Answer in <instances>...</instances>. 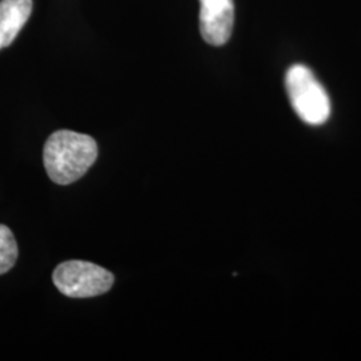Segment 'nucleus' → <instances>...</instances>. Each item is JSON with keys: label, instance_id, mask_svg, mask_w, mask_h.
Here are the masks:
<instances>
[{"label": "nucleus", "instance_id": "nucleus-1", "mask_svg": "<svg viewBox=\"0 0 361 361\" xmlns=\"http://www.w3.org/2000/svg\"><path fill=\"white\" fill-rule=\"evenodd\" d=\"M98 157L95 140L71 130L52 133L43 149L44 168L52 182L70 185L82 178Z\"/></svg>", "mask_w": 361, "mask_h": 361}, {"label": "nucleus", "instance_id": "nucleus-2", "mask_svg": "<svg viewBox=\"0 0 361 361\" xmlns=\"http://www.w3.org/2000/svg\"><path fill=\"white\" fill-rule=\"evenodd\" d=\"M285 87L297 116L312 126L323 125L331 116V99L323 85L307 66H292L285 75Z\"/></svg>", "mask_w": 361, "mask_h": 361}, {"label": "nucleus", "instance_id": "nucleus-3", "mask_svg": "<svg viewBox=\"0 0 361 361\" xmlns=\"http://www.w3.org/2000/svg\"><path fill=\"white\" fill-rule=\"evenodd\" d=\"M52 281L65 296L89 298L109 292L114 285V276L92 262L71 259L56 267Z\"/></svg>", "mask_w": 361, "mask_h": 361}, {"label": "nucleus", "instance_id": "nucleus-4", "mask_svg": "<svg viewBox=\"0 0 361 361\" xmlns=\"http://www.w3.org/2000/svg\"><path fill=\"white\" fill-rule=\"evenodd\" d=\"M200 30L212 46L225 44L232 35L234 25L233 0H200Z\"/></svg>", "mask_w": 361, "mask_h": 361}, {"label": "nucleus", "instance_id": "nucleus-5", "mask_svg": "<svg viewBox=\"0 0 361 361\" xmlns=\"http://www.w3.org/2000/svg\"><path fill=\"white\" fill-rule=\"evenodd\" d=\"M32 11V0H0V50L13 43Z\"/></svg>", "mask_w": 361, "mask_h": 361}, {"label": "nucleus", "instance_id": "nucleus-6", "mask_svg": "<svg viewBox=\"0 0 361 361\" xmlns=\"http://www.w3.org/2000/svg\"><path fill=\"white\" fill-rule=\"evenodd\" d=\"M18 259V244L8 226L0 225V274L11 271Z\"/></svg>", "mask_w": 361, "mask_h": 361}]
</instances>
